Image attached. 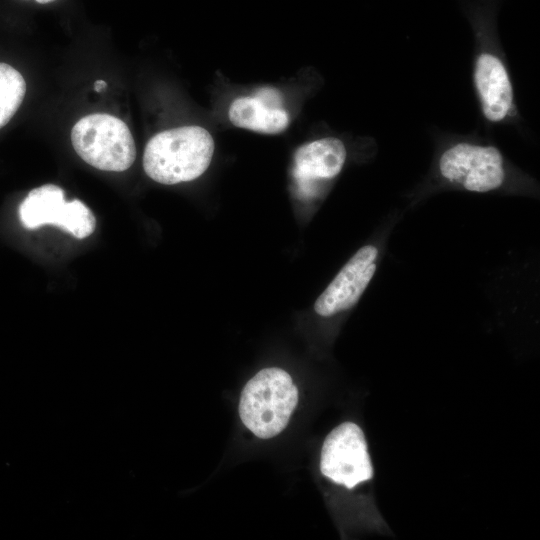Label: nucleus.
<instances>
[{
	"mask_svg": "<svg viewBox=\"0 0 540 540\" xmlns=\"http://www.w3.org/2000/svg\"><path fill=\"white\" fill-rule=\"evenodd\" d=\"M214 153L211 134L200 126H182L162 131L146 144L145 173L154 181L173 185L192 181L209 167Z\"/></svg>",
	"mask_w": 540,
	"mask_h": 540,
	"instance_id": "obj_1",
	"label": "nucleus"
},
{
	"mask_svg": "<svg viewBox=\"0 0 540 540\" xmlns=\"http://www.w3.org/2000/svg\"><path fill=\"white\" fill-rule=\"evenodd\" d=\"M297 403L298 390L291 376L280 368H265L245 384L239 415L255 436L269 439L284 430Z\"/></svg>",
	"mask_w": 540,
	"mask_h": 540,
	"instance_id": "obj_2",
	"label": "nucleus"
},
{
	"mask_svg": "<svg viewBox=\"0 0 540 540\" xmlns=\"http://www.w3.org/2000/svg\"><path fill=\"white\" fill-rule=\"evenodd\" d=\"M401 214V213H400ZM400 214H390L377 239L363 245L340 269L314 303L321 317H332L353 308L367 289L384 257L387 242Z\"/></svg>",
	"mask_w": 540,
	"mask_h": 540,
	"instance_id": "obj_3",
	"label": "nucleus"
},
{
	"mask_svg": "<svg viewBox=\"0 0 540 540\" xmlns=\"http://www.w3.org/2000/svg\"><path fill=\"white\" fill-rule=\"evenodd\" d=\"M71 142L86 163L103 171H125L136 158L128 126L109 114L96 113L81 118L71 130Z\"/></svg>",
	"mask_w": 540,
	"mask_h": 540,
	"instance_id": "obj_4",
	"label": "nucleus"
},
{
	"mask_svg": "<svg viewBox=\"0 0 540 540\" xmlns=\"http://www.w3.org/2000/svg\"><path fill=\"white\" fill-rule=\"evenodd\" d=\"M438 174L446 183L475 193L504 188L505 161L493 146L459 142L445 149L438 159Z\"/></svg>",
	"mask_w": 540,
	"mask_h": 540,
	"instance_id": "obj_5",
	"label": "nucleus"
},
{
	"mask_svg": "<svg viewBox=\"0 0 540 540\" xmlns=\"http://www.w3.org/2000/svg\"><path fill=\"white\" fill-rule=\"evenodd\" d=\"M320 471L348 489L373 477L366 439L357 424L344 422L327 435L321 450Z\"/></svg>",
	"mask_w": 540,
	"mask_h": 540,
	"instance_id": "obj_6",
	"label": "nucleus"
},
{
	"mask_svg": "<svg viewBox=\"0 0 540 540\" xmlns=\"http://www.w3.org/2000/svg\"><path fill=\"white\" fill-rule=\"evenodd\" d=\"M19 216L26 228L52 224L79 239L91 235L96 226L93 213L84 203L66 202L63 189L53 184L31 190L19 207Z\"/></svg>",
	"mask_w": 540,
	"mask_h": 540,
	"instance_id": "obj_7",
	"label": "nucleus"
},
{
	"mask_svg": "<svg viewBox=\"0 0 540 540\" xmlns=\"http://www.w3.org/2000/svg\"><path fill=\"white\" fill-rule=\"evenodd\" d=\"M347 158L344 143L327 137L300 146L294 154L293 177L299 197L318 199L324 187L342 171Z\"/></svg>",
	"mask_w": 540,
	"mask_h": 540,
	"instance_id": "obj_8",
	"label": "nucleus"
},
{
	"mask_svg": "<svg viewBox=\"0 0 540 540\" xmlns=\"http://www.w3.org/2000/svg\"><path fill=\"white\" fill-rule=\"evenodd\" d=\"M474 80L485 117L491 122L503 120L513 102L512 86L503 63L492 54H481L475 64Z\"/></svg>",
	"mask_w": 540,
	"mask_h": 540,
	"instance_id": "obj_9",
	"label": "nucleus"
},
{
	"mask_svg": "<svg viewBox=\"0 0 540 540\" xmlns=\"http://www.w3.org/2000/svg\"><path fill=\"white\" fill-rule=\"evenodd\" d=\"M233 125L264 134H277L289 124L288 113L283 108H272L255 96L235 99L228 111Z\"/></svg>",
	"mask_w": 540,
	"mask_h": 540,
	"instance_id": "obj_10",
	"label": "nucleus"
},
{
	"mask_svg": "<svg viewBox=\"0 0 540 540\" xmlns=\"http://www.w3.org/2000/svg\"><path fill=\"white\" fill-rule=\"evenodd\" d=\"M26 93V82L19 71L0 63V129L14 116Z\"/></svg>",
	"mask_w": 540,
	"mask_h": 540,
	"instance_id": "obj_11",
	"label": "nucleus"
},
{
	"mask_svg": "<svg viewBox=\"0 0 540 540\" xmlns=\"http://www.w3.org/2000/svg\"><path fill=\"white\" fill-rule=\"evenodd\" d=\"M255 97L259 98L263 103L272 108H282V98L278 90L271 87L260 88Z\"/></svg>",
	"mask_w": 540,
	"mask_h": 540,
	"instance_id": "obj_12",
	"label": "nucleus"
},
{
	"mask_svg": "<svg viewBox=\"0 0 540 540\" xmlns=\"http://www.w3.org/2000/svg\"><path fill=\"white\" fill-rule=\"evenodd\" d=\"M106 86H107V83L105 81L97 80L95 81L93 87L96 92H101L104 88H106Z\"/></svg>",
	"mask_w": 540,
	"mask_h": 540,
	"instance_id": "obj_13",
	"label": "nucleus"
},
{
	"mask_svg": "<svg viewBox=\"0 0 540 540\" xmlns=\"http://www.w3.org/2000/svg\"><path fill=\"white\" fill-rule=\"evenodd\" d=\"M37 1L38 3H41V4H45V3H49L51 1H54V0H35Z\"/></svg>",
	"mask_w": 540,
	"mask_h": 540,
	"instance_id": "obj_14",
	"label": "nucleus"
}]
</instances>
